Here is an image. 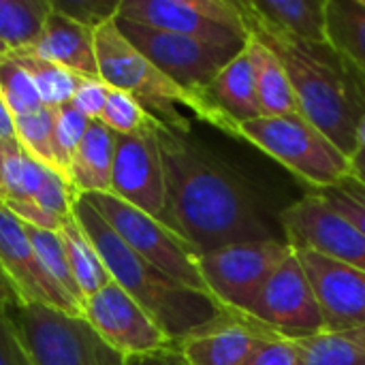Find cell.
I'll use <instances>...</instances> for the list:
<instances>
[{
    "label": "cell",
    "instance_id": "ab89813d",
    "mask_svg": "<svg viewBox=\"0 0 365 365\" xmlns=\"http://www.w3.org/2000/svg\"><path fill=\"white\" fill-rule=\"evenodd\" d=\"M126 365H190L178 344L154 351V353H143V355H133L126 357Z\"/></svg>",
    "mask_w": 365,
    "mask_h": 365
},
{
    "label": "cell",
    "instance_id": "bcb514c9",
    "mask_svg": "<svg viewBox=\"0 0 365 365\" xmlns=\"http://www.w3.org/2000/svg\"><path fill=\"white\" fill-rule=\"evenodd\" d=\"M361 4H364V6H365V0H361Z\"/></svg>",
    "mask_w": 365,
    "mask_h": 365
},
{
    "label": "cell",
    "instance_id": "836d02e7",
    "mask_svg": "<svg viewBox=\"0 0 365 365\" xmlns=\"http://www.w3.org/2000/svg\"><path fill=\"white\" fill-rule=\"evenodd\" d=\"M323 199L331 210H336L340 216H344L349 222H353L365 235V184L359 182L355 175H346L340 184L321 188V190H308Z\"/></svg>",
    "mask_w": 365,
    "mask_h": 365
},
{
    "label": "cell",
    "instance_id": "4fadbf2b",
    "mask_svg": "<svg viewBox=\"0 0 365 365\" xmlns=\"http://www.w3.org/2000/svg\"><path fill=\"white\" fill-rule=\"evenodd\" d=\"M158 124L135 133L115 135L111 195L137 210L163 220L165 214V165L158 141Z\"/></svg>",
    "mask_w": 365,
    "mask_h": 365
},
{
    "label": "cell",
    "instance_id": "8992f818",
    "mask_svg": "<svg viewBox=\"0 0 365 365\" xmlns=\"http://www.w3.org/2000/svg\"><path fill=\"white\" fill-rule=\"evenodd\" d=\"M32 365H126L83 319L30 304L6 312Z\"/></svg>",
    "mask_w": 365,
    "mask_h": 365
},
{
    "label": "cell",
    "instance_id": "83f0119b",
    "mask_svg": "<svg viewBox=\"0 0 365 365\" xmlns=\"http://www.w3.org/2000/svg\"><path fill=\"white\" fill-rule=\"evenodd\" d=\"M11 56L28 71L45 107L58 109L73 101V94L77 90V86L81 83L79 75H75L49 60L38 58L34 51H15Z\"/></svg>",
    "mask_w": 365,
    "mask_h": 365
},
{
    "label": "cell",
    "instance_id": "4316f807",
    "mask_svg": "<svg viewBox=\"0 0 365 365\" xmlns=\"http://www.w3.org/2000/svg\"><path fill=\"white\" fill-rule=\"evenodd\" d=\"M297 342V365H365V327L323 331Z\"/></svg>",
    "mask_w": 365,
    "mask_h": 365
},
{
    "label": "cell",
    "instance_id": "cb8c5ba5",
    "mask_svg": "<svg viewBox=\"0 0 365 365\" xmlns=\"http://www.w3.org/2000/svg\"><path fill=\"white\" fill-rule=\"evenodd\" d=\"M58 233H60L71 272L75 276V282L86 302L88 297H92L94 293L105 289L111 282V276H109L103 259L98 257L94 244L90 242V237L83 233V229L79 227V222L73 216L64 222V227Z\"/></svg>",
    "mask_w": 365,
    "mask_h": 365
},
{
    "label": "cell",
    "instance_id": "8d00e7d4",
    "mask_svg": "<svg viewBox=\"0 0 365 365\" xmlns=\"http://www.w3.org/2000/svg\"><path fill=\"white\" fill-rule=\"evenodd\" d=\"M107 92L109 86L103 79H81V83L77 86L71 105L81 111L90 122L101 120L105 103H107Z\"/></svg>",
    "mask_w": 365,
    "mask_h": 365
},
{
    "label": "cell",
    "instance_id": "603a6c76",
    "mask_svg": "<svg viewBox=\"0 0 365 365\" xmlns=\"http://www.w3.org/2000/svg\"><path fill=\"white\" fill-rule=\"evenodd\" d=\"M244 49L252 64L257 96H259L263 115L297 113L299 109H297V101H295L289 75H287L280 58L274 53V49L250 32H248Z\"/></svg>",
    "mask_w": 365,
    "mask_h": 365
},
{
    "label": "cell",
    "instance_id": "f35d334b",
    "mask_svg": "<svg viewBox=\"0 0 365 365\" xmlns=\"http://www.w3.org/2000/svg\"><path fill=\"white\" fill-rule=\"evenodd\" d=\"M0 365H32L9 317L0 312Z\"/></svg>",
    "mask_w": 365,
    "mask_h": 365
},
{
    "label": "cell",
    "instance_id": "44dd1931",
    "mask_svg": "<svg viewBox=\"0 0 365 365\" xmlns=\"http://www.w3.org/2000/svg\"><path fill=\"white\" fill-rule=\"evenodd\" d=\"M244 6L267 26L310 45H327V0H242Z\"/></svg>",
    "mask_w": 365,
    "mask_h": 365
},
{
    "label": "cell",
    "instance_id": "5b68a950",
    "mask_svg": "<svg viewBox=\"0 0 365 365\" xmlns=\"http://www.w3.org/2000/svg\"><path fill=\"white\" fill-rule=\"evenodd\" d=\"M233 139L255 145L308 184L310 190L336 186L351 173V158H346L299 111L242 122L235 126Z\"/></svg>",
    "mask_w": 365,
    "mask_h": 365
},
{
    "label": "cell",
    "instance_id": "4dcf8cb0",
    "mask_svg": "<svg viewBox=\"0 0 365 365\" xmlns=\"http://www.w3.org/2000/svg\"><path fill=\"white\" fill-rule=\"evenodd\" d=\"M0 94L13 118L28 115L45 107L32 77L11 53L0 60Z\"/></svg>",
    "mask_w": 365,
    "mask_h": 365
},
{
    "label": "cell",
    "instance_id": "3957f363",
    "mask_svg": "<svg viewBox=\"0 0 365 365\" xmlns=\"http://www.w3.org/2000/svg\"><path fill=\"white\" fill-rule=\"evenodd\" d=\"M73 218L94 244L111 280L122 287L175 344L225 310L212 295L184 287L133 252L81 195L73 201Z\"/></svg>",
    "mask_w": 365,
    "mask_h": 365
},
{
    "label": "cell",
    "instance_id": "d6a6232c",
    "mask_svg": "<svg viewBox=\"0 0 365 365\" xmlns=\"http://www.w3.org/2000/svg\"><path fill=\"white\" fill-rule=\"evenodd\" d=\"M90 120L77 111L71 103L56 109V156H58V173L68 182V169L77 145L81 143ZM71 186V184H68Z\"/></svg>",
    "mask_w": 365,
    "mask_h": 365
},
{
    "label": "cell",
    "instance_id": "d6986e66",
    "mask_svg": "<svg viewBox=\"0 0 365 365\" xmlns=\"http://www.w3.org/2000/svg\"><path fill=\"white\" fill-rule=\"evenodd\" d=\"M28 51H34L38 58L71 71L81 79H101L94 51V28L75 21L53 6L36 45Z\"/></svg>",
    "mask_w": 365,
    "mask_h": 365
},
{
    "label": "cell",
    "instance_id": "d4e9b609",
    "mask_svg": "<svg viewBox=\"0 0 365 365\" xmlns=\"http://www.w3.org/2000/svg\"><path fill=\"white\" fill-rule=\"evenodd\" d=\"M47 171L17 139L0 141V201H32Z\"/></svg>",
    "mask_w": 365,
    "mask_h": 365
},
{
    "label": "cell",
    "instance_id": "30bf717a",
    "mask_svg": "<svg viewBox=\"0 0 365 365\" xmlns=\"http://www.w3.org/2000/svg\"><path fill=\"white\" fill-rule=\"evenodd\" d=\"M291 252L293 246L287 240L244 242L201 255L197 265L218 304L246 312Z\"/></svg>",
    "mask_w": 365,
    "mask_h": 365
},
{
    "label": "cell",
    "instance_id": "f1b7e54d",
    "mask_svg": "<svg viewBox=\"0 0 365 365\" xmlns=\"http://www.w3.org/2000/svg\"><path fill=\"white\" fill-rule=\"evenodd\" d=\"M26 229V235L41 261V265L45 267V272L51 276V280L62 289V293L81 310L83 314V295L75 282V276L71 272V265H68V259H66V252H64V246H62V240H60V233L56 231H43V229H34L30 225H24Z\"/></svg>",
    "mask_w": 365,
    "mask_h": 365
},
{
    "label": "cell",
    "instance_id": "60d3db41",
    "mask_svg": "<svg viewBox=\"0 0 365 365\" xmlns=\"http://www.w3.org/2000/svg\"><path fill=\"white\" fill-rule=\"evenodd\" d=\"M15 306H21V302H19V297H17L13 284L9 282V278L4 276V272H2V267H0V312L6 314V312H9L11 308H15Z\"/></svg>",
    "mask_w": 365,
    "mask_h": 365
},
{
    "label": "cell",
    "instance_id": "52a82bcc",
    "mask_svg": "<svg viewBox=\"0 0 365 365\" xmlns=\"http://www.w3.org/2000/svg\"><path fill=\"white\" fill-rule=\"evenodd\" d=\"M120 32L173 83L195 96L201 105V122L216 128V115L205 103V92L218 71L237 53L203 43L192 36L156 30L115 17Z\"/></svg>",
    "mask_w": 365,
    "mask_h": 365
},
{
    "label": "cell",
    "instance_id": "9a60e30c",
    "mask_svg": "<svg viewBox=\"0 0 365 365\" xmlns=\"http://www.w3.org/2000/svg\"><path fill=\"white\" fill-rule=\"evenodd\" d=\"M314 297L319 302L325 331L365 327V274L325 257L312 248L293 246Z\"/></svg>",
    "mask_w": 365,
    "mask_h": 365
},
{
    "label": "cell",
    "instance_id": "ac0fdd59",
    "mask_svg": "<svg viewBox=\"0 0 365 365\" xmlns=\"http://www.w3.org/2000/svg\"><path fill=\"white\" fill-rule=\"evenodd\" d=\"M205 103L216 115V128L235 137V126L263 115L255 73L246 49L233 56L214 77L205 92Z\"/></svg>",
    "mask_w": 365,
    "mask_h": 365
},
{
    "label": "cell",
    "instance_id": "1f68e13d",
    "mask_svg": "<svg viewBox=\"0 0 365 365\" xmlns=\"http://www.w3.org/2000/svg\"><path fill=\"white\" fill-rule=\"evenodd\" d=\"M101 122L115 135H135L152 126L158 120L135 96L115 88H109Z\"/></svg>",
    "mask_w": 365,
    "mask_h": 365
},
{
    "label": "cell",
    "instance_id": "8fae6325",
    "mask_svg": "<svg viewBox=\"0 0 365 365\" xmlns=\"http://www.w3.org/2000/svg\"><path fill=\"white\" fill-rule=\"evenodd\" d=\"M244 314L291 340H304L325 331L319 302L295 250L272 274Z\"/></svg>",
    "mask_w": 365,
    "mask_h": 365
},
{
    "label": "cell",
    "instance_id": "74e56055",
    "mask_svg": "<svg viewBox=\"0 0 365 365\" xmlns=\"http://www.w3.org/2000/svg\"><path fill=\"white\" fill-rule=\"evenodd\" d=\"M4 207L15 216L19 218L24 225H30L34 229H43V231H60L64 227V218H58L53 216L51 212L43 210L41 205H36L34 201H2Z\"/></svg>",
    "mask_w": 365,
    "mask_h": 365
},
{
    "label": "cell",
    "instance_id": "ffe728a7",
    "mask_svg": "<svg viewBox=\"0 0 365 365\" xmlns=\"http://www.w3.org/2000/svg\"><path fill=\"white\" fill-rule=\"evenodd\" d=\"M113 154L115 133L109 130L101 120L90 122L68 169V184L75 195L111 192Z\"/></svg>",
    "mask_w": 365,
    "mask_h": 365
},
{
    "label": "cell",
    "instance_id": "277c9868",
    "mask_svg": "<svg viewBox=\"0 0 365 365\" xmlns=\"http://www.w3.org/2000/svg\"><path fill=\"white\" fill-rule=\"evenodd\" d=\"M94 51L101 79L109 88L135 96L160 124L190 133V120L180 113V105L188 107L201 120L199 101L163 75L120 32L115 17L94 28Z\"/></svg>",
    "mask_w": 365,
    "mask_h": 365
},
{
    "label": "cell",
    "instance_id": "b9f144b4",
    "mask_svg": "<svg viewBox=\"0 0 365 365\" xmlns=\"http://www.w3.org/2000/svg\"><path fill=\"white\" fill-rule=\"evenodd\" d=\"M4 139H15V120L0 94V141Z\"/></svg>",
    "mask_w": 365,
    "mask_h": 365
},
{
    "label": "cell",
    "instance_id": "e575fe53",
    "mask_svg": "<svg viewBox=\"0 0 365 365\" xmlns=\"http://www.w3.org/2000/svg\"><path fill=\"white\" fill-rule=\"evenodd\" d=\"M122 0H51V6L68 17H73L79 24H86L90 28H96L113 17H118Z\"/></svg>",
    "mask_w": 365,
    "mask_h": 365
},
{
    "label": "cell",
    "instance_id": "ba28073f",
    "mask_svg": "<svg viewBox=\"0 0 365 365\" xmlns=\"http://www.w3.org/2000/svg\"><path fill=\"white\" fill-rule=\"evenodd\" d=\"M81 197L105 218V222L120 235V240L133 252H137L141 259H145L173 280L182 282L184 287L210 295L197 265L199 255L167 225L111 192Z\"/></svg>",
    "mask_w": 365,
    "mask_h": 365
},
{
    "label": "cell",
    "instance_id": "f546056e",
    "mask_svg": "<svg viewBox=\"0 0 365 365\" xmlns=\"http://www.w3.org/2000/svg\"><path fill=\"white\" fill-rule=\"evenodd\" d=\"M15 120V139L19 145L41 165L58 173L56 156V109L43 107L34 113L13 118ZM60 175V173H58Z\"/></svg>",
    "mask_w": 365,
    "mask_h": 365
},
{
    "label": "cell",
    "instance_id": "484cf974",
    "mask_svg": "<svg viewBox=\"0 0 365 365\" xmlns=\"http://www.w3.org/2000/svg\"><path fill=\"white\" fill-rule=\"evenodd\" d=\"M49 13L51 0H0V41L11 53L32 49Z\"/></svg>",
    "mask_w": 365,
    "mask_h": 365
},
{
    "label": "cell",
    "instance_id": "7c38bea8",
    "mask_svg": "<svg viewBox=\"0 0 365 365\" xmlns=\"http://www.w3.org/2000/svg\"><path fill=\"white\" fill-rule=\"evenodd\" d=\"M280 227L291 246L312 248L365 274V235L317 195L306 192L284 207Z\"/></svg>",
    "mask_w": 365,
    "mask_h": 365
},
{
    "label": "cell",
    "instance_id": "5bb4252c",
    "mask_svg": "<svg viewBox=\"0 0 365 365\" xmlns=\"http://www.w3.org/2000/svg\"><path fill=\"white\" fill-rule=\"evenodd\" d=\"M83 319L120 355L154 353L175 342L113 280L83 302Z\"/></svg>",
    "mask_w": 365,
    "mask_h": 365
},
{
    "label": "cell",
    "instance_id": "f6af8a7d",
    "mask_svg": "<svg viewBox=\"0 0 365 365\" xmlns=\"http://www.w3.org/2000/svg\"><path fill=\"white\" fill-rule=\"evenodd\" d=\"M9 53H11V51H9V47L0 41V60H2V58H6Z\"/></svg>",
    "mask_w": 365,
    "mask_h": 365
},
{
    "label": "cell",
    "instance_id": "6da1fadb",
    "mask_svg": "<svg viewBox=\"0 0 365 365\" xmlns=\"http://www.w3.org/2000/svg\"><path fill=\"white\" fill-rule=\"evenodd\" d=\"M165 165L167 225L199 257L212 250L278 240L252 186L190 133L158 124Z\"/></svg>",
    "mask_w": 365,
    "mask_h": 365
},
{
    "label": "cell",
    "instance_id": "7402d4cb",
    "mask_svg": "<svg viewBox=\"0 0 365 365\" xmlns=\"http://www.w3.org/2000/svg\"><path fill=\"white\" fill-rule=\"evenodd\" d=\"M327 47L365 88V6L361 0L325 2Z\"/></svg>",
    "mask_w": 365,
    "mask_h": 365
},
{
    "label": "cell",
    "instance_id": "9c48e42d",
    "mask_svg": "<svg viewBox=\"0 0 365 365\" xmlns=\"http://www.w3.org/2000/svg\"><path fill=\"white\" fill-rule=\"evenodd\" d=\"M118 17L240 53L248 32L240 0H122Z\"/></svg>",
    "mask_w": 365,
    "mask_h": 365
},
{
    "label": "cell",
    "instance_id": "7bdbcfd3",
    "mask_svg": "<svg viewBox=\"0 0 365 365\" xmlns=\"http://www.w3.org/2000/svg\"><path fill=\"white\" fill-rule=\"evenodd\" d=\"M351 175H355L359 182L365 184V150H357L351 156Z\"/></svg>",
    "mask_w": 365,
    "mask_h": 365
},
{
    "label": "cell",
    "instance_id": "ee69618b",
    "mask_svg": "<svg viewBox=\"0 0 365 365\" xmlns=\"http://www.w3.org/2000/svg\"><path fill=\"white\" fill-rule=\"evenodd\" d=\"M357 150H365V115L359 122V128H357Z\"/></svg>",
    "mask_w": 365,
    "mask_h": 365
},
{
    "label": "cell",
    "instance_id": "d590c367",
    "mask_svg": "<svg viewBox=\"0 0 365 365\" xmlns=\"http://www.w3.org/2000/svg\"><path fill=\"white\" fill-rule=\"evenodd\" d=\"M299 361V342L282 336L265 340L252 351V355L242 365H297Z\"/></svg>",
    "mask_w": 365,
    "mask_h": 365
},
{
    "label": "cell",
    "instance_id": "7a4b0ae2",
    "mask_svg": "<svg viewBox=\"0 0 365 365\" xmlns=\"http://www.w3.org/2000/svg\"><path fill=\"white\" fill-rule=\"evenodd\" d=\"M246 32L259 36L280 58L299 113L346 158L357 152V128L365 115V88L327 47L297 41L252 15L240 0Z\"/></svg>",
    "mask_w": 365,
    "mask_h": 365
},
{
    "label": "cell",
    "instance_id": "2e32d148",
    "mask_svg": "<svg viewBox=\"0 0 365 365\" xmlns=\"http://www.w3.org/2000/svg\"><path fill=\"white\" fill-rule=\"evenodd\" d=\"M0 267L13 284L21 306L41 304L66 314L83 317L81 310L62 293L51 276L41 265L24 222L15 218L0 201Z\"/></svg>",
    "mask_w": 365,
    "mask_h": 365
},
{
    "label": "cell",
    "instance_id": "e0dca14e",
    "mask_svg": "<svg viewBox=\"0 0 365 365\" xmlns=\"http://www.w3.org/2000/svg\"><path fill=\"white\" fill-rule=\"evenodd\" d=\"M278 336L257 319L225 308L214 321L178 342L190 365H242L257 346Z\"/></svg>",
    "mask_w": 365,
    "mask_h": 365
}]
</instances>
